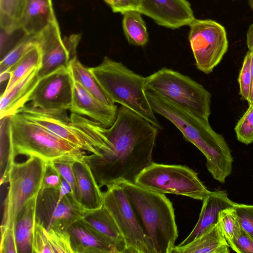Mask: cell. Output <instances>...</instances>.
I'll return each instance as SVG.
<instances>
[{"instance_id":"obj_39","label":"cell","mask_w":253,"mask_h":253,"mask_svg":"<svg viewBox=\"0 0 253 253\" xmlns=\"http://www.w3.org/2000/svg\"><path fill=\"white\" fill-rule=\"evenodd\" d=\"M140 3L141 0H115L111 8L114 12L123 14L128 11H138Z\"/></svg>"},{"instance_id":"obj_13","label":"cell","mask_w":253,"mask_h":253,"mask_svg":"<svg viewBox=\"0 0 253 253\" xmlns=\"http://www.w3.org/2000/svg\"><path fill=\"white\" fill-rule=\"evenodd\" d=\"M81 37L79 34H73L63 39L57 20L38 36L42 55L38 72L40 79L60 68L68 67L71 58L77 54Z\"/></svg>"},{"instance_id":"obj_8","label":"cell","mask_w":253,"mask_h":253,"mask_svg":"<svg viewBox=\"0 0 253 253\" xmlns=\"http://www.w3.org/2000/svg\"><path fill=\"white\" fill-rule=\"evenodd\" d=\"M47 162L30 156L25 161H13L8 173V191L5 199L0 233L14 228L15 220L28 202L42 188Z\"/></svg>"},{"instance_id":"obj_2","label":"cell","mask_w":253,"mask_h":253,"mask_svg":"<svg viewBox=\"0 0 253 253\" xmlns=\"http://www.w3.org/2000/svg\"><path fill=\"white\" fill-rule=\"evenodd\" d=\"M145 92L154 113L171 122L184 138L204 155L209 172L215 180L224 183L231 173L233 159L223 136L212 129L209 121L197 117L156 92L145 89Z\"/></svg>"},{"instance_id":"obj_14","label":"cell","mask_w":253,"mask_h":253,"mask_svg":"<svg viewBox=\"0 0 253 253\" xmlns=\"http://www.w3.org/2000/svg\"><path fill=\"white\" fill-rule=\"evenodd\" d=\"M73 84L68 67L60 68L40 79L30 96V104L46 111L70 110Z\"/></svg>"},{"instance_id":"obj_40","label":"cell","mask_w":253,"mask_h":253,"mask_svg":"<svg viewBox=\"0 0 253 253\" xmlns=\"http://www.w3.org/2000/svg\"><path fill=\"white\" fill-rule=\"evenodd\" d=\"M70 193H72L71 186L66 180L61 177V183L59 188L58 201L61 200L64 196Z\"/></svg>"},{"instance_id":"obj_17","label":"cell","mask_w":253,"mask_h":253,"mask_svg":"<svg viewBox=\"0 0 253 253\" xmlns=\"http://www.w3.org/2000/svg\"><path fill=\"white\" fill-rule=\"evenodd\" d=\"M73 253H119L116 245L80 219L67 229Z\"/></svg>"},{"instance_id":"obj_41","label":"cell","mask_w":253,"mask_h":253,"mask_svg":"<svg viewBox=\"0 0 253 253\" xmlns=\"http://www.w3.org/2000/svg\"><path fill=\"white\" fill-rule=\"evenodd\" d=\"M247 43L249 50L253 49V24L249 26L247 34Z\"/></svg>"},{"instance_id":"obj_37","label":"cell","mask_w":253,"mask_h":253,"mask_svg":"<svg viewBox=\"0 0 253 253\" xmlns=\"http://www.w3.org/2000/svg\"><path fill=\"white\" fill-rule=\"evenodd\" d=\"M61 183V177L53 167L51 162L46 163L43 178L42 188H59Z\"/></svg>"},{"instance_id":"obj_11","label":"cell","mask_w":253,"mask_h":253,"mask_svg":"<svg viewBox=\"0 0 253 253\" xmlns=\"http://www.w3.org/2000/svg\"><path fill=\"white\" fill-rule=\"evenodd\" d=\"M103 197V205L114 218L124 238L126 253H155L123 188L118 183L108 186Z\"/></svg>"},{"instance_id":"obj_20","label":"cell","mask_w":253,"mask_h":253,"mask_svg":"<svg viewBox=\"0 0 253 253\" xmlns=\"http://www.w3.org/2000/svg\"><path fill=\"white\" fill-rule=\"evenodd\" d=\"M56 20L52 0H26L19 29L25 34L37 36Z\"/></svg>"},{"instance_id":"obj_16","label":"cell","mask_w":253,"mask_h":253,"mask_svg":"<svg viewBox=\"0 0 253 253\" xmlns=\"http://www.w3.org/2000/svg\"><path fill=\"white\" fill-rule=\"evenodd\" d=\"M70 111L88 117L108 128L116 120L117 106H109L87 91L80 84L74 81L73 99Z\"/></svg>"},{"instance_id":"obj_32","label":"cell","mask_w":253,"mask_h":253,"mask_svg":"<svg viewBox=\"0 0 253 253\" xmlns=\"http://www.w3.org/2000/svg\"><path fill=\"white\" fill-rule=\"evenodd\" d=\"M237 138L246 145L253 142V104L240 119L235 127Z\"/></svg>"},{"instance_id":"obj_23","label":"cell","mask_w":253,"mask_h":253,"mask_svg":"<svg viewBox=\"0 0 253 253\" xmlns=\"http://www.w3.org/2000/svg\"><path fill=\"white\" fill-rule=\"evenodd\" d=\"M229 246L219 222L191 243L174 246L171 253H229Z\"/></svg>"},{"instance_id":"obj_10","label":"cell","mask_w":253,"mask_h":253,"mask_svg":"<svg viewBox=\"0 0 253 253\" xmlns=\"http://www.w3.org/2000/svg\"><path fill=\"white\" fill-rule=\"evenodd\" d=\"M188 39L198 70L211 73L226 52L228 42L224 27L215 21L195 19L189 25Z\"/></svg>"},{"instance_id":"obj_38","label":"cell","mask_w":253,"mask_h":253,"mask_svg":"<svg viewBox=\"0 0 253 253\" xmlns=\"http://www.w3.org/2000/svg\"><path fill=\"white\" fill-rule=\"evenodd\" d=\"M0 253H17L14 229L5 230L1 233Z\"/></svg>"},{"instance_id":"obj_19","label":"cell","mask_w":253,"mask_h":253,"mask_svg":"<svg viewBox=\"0 0 253 253\" xmlns=\"http://www.w3.org/2000/svg\"><path fill=\"white\" fill-rule=\"evenodd\" d=\"M235 203L228 198L225 190L211 191L203 200L201 212L196 225L185 239L177 246H185L203 234L218 222L220 211L233 207Z\"/></svg>"},{"instance_id":"obj_27","label":"cell","mask_w":253,"mask_h":253,"mask_svg":"<svg viewBox=\"0 0 253 253\" xmlns=\"http://www.w3.org/2000/svg\"><path fill=\"white\" fill-rule=\"evenodd\" d=\"M123 29L130 44L143 46L148 42L147 27L138 11H128L123 14Z\"/></svg>"},{"instance_id":"obj_12","label":"cell","mask_w":253,"mask_h":253,"mask_svg":"<svg viewBox=\"0 0 253 253\" xmlns=\"http://www.w3.org/2000/svg\"><path fill=\"white\" fill-rule=\"evenodd\" d=\"M59 188H42L37 197L35 220L47 230H67L73 223L81 219L86 210L72 193L58 201Z\"/></svg>"},{"instance_id":"obj_1","label":"cell","mask_w":253,"mask_h":253,"mask_svg":"<svg viewBox=\"0 0 253 253\" xmlns=\"http://www.w3.org/2000/svg\"><path fill=\"white\" fill-rule=\"evenodd\" d=\"M158 129L127 108L121 106L112 126L105 133L112 152L86 155L89 165L100 187L125 181L135 183L137 176L152 163V153Z\"/></svg>"},{"instance_id":"obj_18","label":"cell","mask_w":253,"mask_h":253,"mask_svg":"<svg viewBox=\"0 0 253 253\" xmlns=\"http://www.w3.org/2000/svg\"><path fill=\"white\" fill-rule=\"evenodd\" d=\"M76 181L75 198L86 211H92L103 205V192L97 183L89 165L84 160L73 163Z\"/></svg>"},{"instance_id":"obj_34","label":"cell","mask_w":253,"mask_h":253,"mask_svg":"<svg viewBox=\"0 0 253 253\" xmlns=\"http://www.w3.org/2000/svg\"><path fill=\"white\" fill-rule=\"evenodd\" d=\"M75 161L69 159H58L51 162L53 167L58 171L60 176L70 185L75 197L76 181L73 166Z\"/></svg>"},{"instance_id":"obj_31","label":"cell","mask_w":253,"mask_h":253,"mask_svg":"<svg viewBox=\"0 0 253 253\" xmlns=\"http://www.w3.org/2000/svg\"><path fill=\"white\" fill-rule=\"evenodd\" d=\"M218 221L229 245L239 236L242 230L237 214L233 207L220 211Z\"/></svg>"},{"instance_id":"obj_26","label":"cell","mask_w":253,"mask_h":253,"mask_svg":"<svg viewBox=\"0 0 253 253\" xmlns=\"http://www.w3.org/2000/svg\"><path fill=\"white\" fill-rule=\"evenodd\" d=\"M68 69L74 81L80 84L87 91L105 104L112 107L117 106L104 90L89 68L82 64L77 55L71 59Z\"/></svg>"},{"instance_id":"obj_22","label":"cell","mask_w":253,"mask_h":253,"mask_svg":"<svg viewBox=\"0 0 253 253\" xmlns=\"http://www.w3.org/2000/svg\"><path fill=\"white\" fill-rule=\"evenodd\" d=\"M73 253L67 230L51 228L47 230L35 220L33 253Z\"/></svg>"},{"instance_id":"obj_29","label":"cell","mask_w":253,"mask_h":253,"mask_svg":"<svg viewBox=\"0 0 253 253\" xmlns=\"http://www.w3.org/2000/svg\"><path fill=\"white\" fill-rule=\"evenodd\" d=\"M42 55L39 46L27 53L13 67L10 78L3 92H7L27 73L34 68L41 66Z\"/></svg>"},{"instance_id":"obj_44","label":"cell","mask_w":253,"mask_h":253,"mask_svg":"<svg viewBox=\"0 0 253 253\" xmlns=\"http://www.w3.org/2000/svg\"><path fill=\"white\" fill-rule=\"evenodd\" d=\"M104 1L106 2L107 4L111 7L113 4L115 0H104Z\"/></svg>"},{"instance_id":"obj_36","label":"cell","mask_w":253,"mask_h":253,"mask_svg":"<svg viewBox=\"0 0 253 253\" xmlns=\"http://www.w3.org/2000/svg\"><path fill=\"white\" fill-rule=\"evenodd\" d=\"M229 246L237 253H253V238L242 229L239 236Z\"/></svg>"},{"instance_id":"obj_42","label":"cell","mask_w":253,"mask_h":253,"mask_svg":"<svg viewBox=\"0 0 253 253\" xmlns=\"http://www.w3.org/2000/svg\"><path fill=\"white\" fill-rule=\"evenodd\" d=\"M248 102L249 103V105L253 104V79L252 82L250 97Z\"/></svg>"},{"instance_id":"obj_25","label":"cell","mask_w":253,"mask_h":253,"mask_svg":"<svg viewBox=\"0 0 253 253\" xmlns=\"http://www.w3.org/2000/svg\"><path fill=\"white\" fill-rule=\"evenodd\" d=\"M37 197L28 202L15 220L14 229L17 253H33Z\"/></svg>"},{"instance_id":"obj_7","label":"cell","mask_w":253,"mask_h":253,"mask_svg":"<svg viewBox=\"0 0 253 253\" xmlns=\"http://www.w3.org/2000/svg\"><path fill=\"white\" fill-rule=\"evenodd\" d=\"M145 88L157 92L197 117L209 121L211 94L190 77L163 68L145 77Z\"/></svg>"},{"instance_id":"obj_6","label":"cell","mask_w":253,"mask_h":253,"mask_svg":"<svg viewBox=\"0 0 253 253\" xmlns=\"http://www.w3.org/2000/svg\"><path fill=\"white\" fill-rule=\"evenodd\" d=\"M113 101L143 117L158 129L163 127L156 118L145 92V79L121 62L105 56L97 66L89 68Z\"/></svg>"},{"instance_id":"obj_35","label":"cell","mask_w":253,"mask_h":253,"mask_svg":"<svg viewBox=\"0 0 253 253\" xmlns=\"http://www.w3.org/2000/svg\"><path fill=\"white\" fill-rule=\"evenodd\" d=\"M233 208L242 229L253 238V205L235 203Z\"/></svg>"},{"instance_id":"obj_43","label":"cell","mask_w":253,"mask_h":253,"mask_svg":"<svg viewBox=\"0 0 253 253\" xmlns=\"http://www.w3.org/2000/svg\"><path fill=\"white\" fill-rule=\"evenodd\" d=\"M252 52V58L251 63V71L252 76V82L253 79V49L251 50Z\"/></svg>"},{"instance_id":"obj_4","label":"cell","mask_w":253,"mask_h":253,"mask_svg":"<svg viewBox=\"0 0 253 253\" xmlns=\"http://www.w3.org/2000/svg\"><path fill=\"white\" fill-rule=\"evenodd\" d=\"M25 117L74 144L96 155L112 152L105 127L85 117L66 111H46L25 105L18 112Z\"/></svg>"},{"instance_id":"obj_45","label":"cell","mask_w":253,"mask_h":253,"mask_svg":"<svg viewBox=\"0 0 253 253\" xmlns=\"http://www.w3.org/2000/svg\"><path fill=\"white\" fill-rule=\"evenodd\" d=\"M249 3L251 8L253 9V0H249Z\"/></svg>"},{"instance_id":"obj_30","label":"cell","mask_w":253,"mask_h":253,"mask_svg":"<svg viewBox=\"0 0 253 253\" xmlns=\"http://www.w3.org/2000/svg\"><path fill=\"white\" fill-rule=\"evenodd\" d=\"M38 45V36H24L9 50L0 62V74L9 72L14 65L27 53Z\"/></svg>"},{"instance_id":"obj_3","label":"cell","mask_w":253,"mask_h":253,"mask_svg":"<svg viewBox=\"0 0 253 253\" xmlns=\"http://www.w3.org/2000/svg\"><path fill=\"white\" fill-rule=\"evenodd\" d=\"M124 189L138 222L155 253H171L178 237L172 204L163 194L135 183H118Z\"/></svg>"},{"instance_id":"obj_28","label":"cell","mask_w":253,"mask_h":253,"mask_svg":"<svg viewBox=\"0 0 253 253\" xmlns=\"http://www.w3.org/2000/svg\"><path fill=\"white\" fill-rule=\"evenodd\" d=\"M26 0H0V28L6 34L19 30L18 22Z\"/></svg>"},{"instance_id":"obj_5","label":"cell","mask_w":253,"mask_h":253,"mask_svg":"<svg viewBox=\"0 0 253 253\" xmlns=\"http://www.w3.org/2000/svg\"><path fill=\"white\" fill-rule=\"evenodd\" d=\"M11 150L9 165L19 155L46 162L58 159L84 160L85 151L56 135L18 112L9 117Z\"/></svg>"},{"instance_id":"obj_21","label":"cell","mask_w":253,"mask_h":253,"mask_svg":"<svg viewBox=\"0 0 253 253\" xmlns=\"http://www.w3.org/2000/svg\"><path fill=\"white\" fill-rule=\"evenodd\" d=\"M39 69H32L9 90L2 93L0 100V119L18 112L29 101L40 80Z\"/></svg>"},{"instance_id":"obj_9","label":"cell","mask_w":253,"mask_h":253,"mask_svg":"<svg viewBox=\"0 0 253 253\" xmlns=\"http://www.w3.org/2000/svg\"><path fill=\"white\" fill-rule=\"evenodd\" d=\"M135 183L161 194L185 196L203 201L210 193L189 168L152 163L137 176Z\"/></svg>"},{"instance_id":"obj_15","label":"cell","mask_w":253,"mask_h":253,"mask_svg":"<svg viewBox=\"0 0 253 253\" xmlns=\"http://www.w3.org/2000/svg\"><path fill=\"white\" fill-rule=\"evenodd\" d=\"M138 11L157 24L171 29L189 25L195 19L186 0H141Z\"/></svg>"},{"instance_id":"obj_33","label":"cell","mask_w":253,"mask_h":253,"mask_svg":"<svg viewBox=\"0 0 253 253\" xmlns=\"http://www.w3.org/2000/svg\"><path fill=\"white\" fill-rule=\"evenodd\" d=\"M251 58L252 52L249 50L245 57L238 78L240 94L247 101L249 99L252 85Z\"/></svg>"},{"instance_id":"obj_24","label":"cell","mask_w":253,"mask_h":253,"mask_svg":"<svg viewBox=\"0 0 253 253\" xmlns=\"http://www.w3.org/2000/svg\"><path fill=\"white\" fill-rule=\"evenodd\" d=\"M81 219L114 243L119 253H126L123 236L114 218L104 205L94 210L86 211Z\"/></svg>"}]
</instances>
